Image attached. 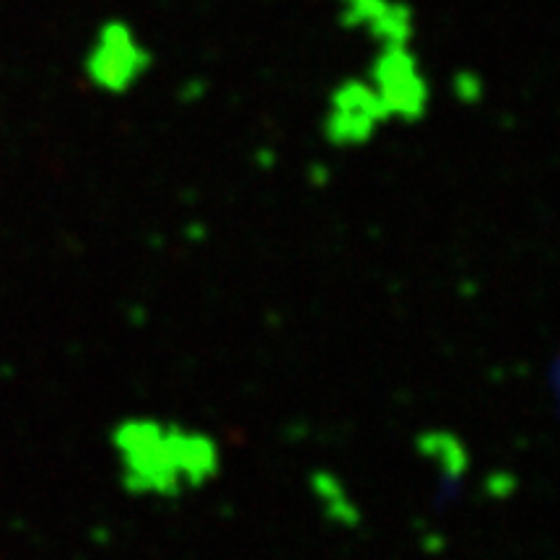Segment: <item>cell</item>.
Returning <instances> with one entry per match:
<instances>
[{
  "label": "cell",
  "mask_w": 560,
  "mask_h": 560,
  "mask_svg": "<svg viewBox=\"0 0 560 560\" xmlns=\"http://www.w3.org/2000/svg\"><path fill=\"white\" fill-rule=\"evenodd\" d=\"M452 94L457 96L459 104H475L483 102L485 96V81L478 70L472 68H459L452 76Z\"/></svg>",
  "instance_id": "8992f818"
},
{
  "label": "cell",
  "mask_w": 560,
  "mask_h": 560,
  "mask_svg": "<svg viewBox=\"0 0 560 560\" xmlns=\"http://www.w3.org/2000/svg\"><path fill=\"white\" fill-rule=\"evenodd\" d=\"M392 125H418L433 104V86L415 45L374 47L363 70Z\"/></svg>",
  "instance_id": "3957f363"
},
{
  "label": "cell",
  "mask_w": 560,
  "mask_h": 560,
  "mask_svg": "<svg viewBox=\"0 0 560 560\" xmlns=\"http://www.w3.org/2000/svg\"><path fill=\"white\" fill-rule=\"evenodd\" d=\"M343 29L366 37L371 47L415 45L418 16L410 0H335Z\"/></svg>",
  "instance_id": "5b68a950"
},
{
  "label": "cell",
  "mask_w": 560,
  "mask_h": 560,
  "mask_svg": "<svg viewBox=\"0 0 560 560\" xmlns=\"http://www.w3.org/2000/svg\"><path fill=\"white\" fill-rule=\"evenodd\" d=\"M153 65L156 55L133 21L109 16L91 32L81 58V73L86 86L96 94L120 99L133 94L151 76Z\"/></svg>",
  "instance_id": "7a4b0ae2"
},
{
  "label": "cell",
  "mask_w": 560,
  "mask_h": 560,
  "mask_svg": "<svg viewBox=\"0 0 560 560\" xmlns=\"http://www.w3.org/2000/svg\"><path fill=\"white\" fill-rule=\"evenodd\" d=\"M389 125L392 122L387 109L379 102L369 78L361 73L340 78L332 86L322 109L319 133L335 151H358L371 146Z\"/></svg>",
  "instance_id": "277c9868"
},
{
  "label": "cell",
  "mask_w": 560,
  "mask_h": 560,
  "mask_svg": "<svg viewBox=\"0 0 560 560\" xmlns=\"http://www.w3.org/2000/svg\"><path fill=\"white\" fill-rule=\"evenodd\" d=\"M122 490L135 498H182L221 475L223 452L203 428L156 415H130L109 431Z\"/></svg>",
  "instance_id": "6da1fadb"
}]
</instances>
